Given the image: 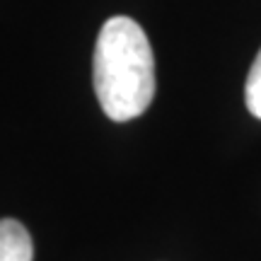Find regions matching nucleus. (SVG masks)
<instances>
[{"instance_id": "2", "label": "nucleus", "mask_w": 261, "mask_h": 261, "mask_svg": "<svg viewBox=\"0 0 261 261\" xmlns=\"http://www.w3.org/2000/svg\"><path fill=\"white\" fill-rule=\"evenodd\" d=\"M0 261H34L32 237L15 218L0 220Z\"/></svg>"}, {"instance_id": "1", "label": "nucleus", "mask_w": 261, "mask_h": 261, "mask_svg": "<svg viewBox=\"0 0 261 261\" xmlns=\"http://www.w3.org/2000/svg\"><path fill=\"white\" fill-rule=\"evenodd\" d=\"M92 83L102 112L112 121H130L155 97V56L136 19L109 17L97 37Z\"/></svg>"}, {"instance_id": "3", "label": "nucleus", "mask_w": 261, "mask_h": 261, "mask_svg": "<svg viewBox=\"0 0 261 261\" xmlns=\"http://www.w3.org/2000/svg\"><path fill=\"white\" fill-rule=\"evenodd\" d=\"M244 102L252 116L261 119V51L254 58L249 75H247V85H244Z\"/></svg>"}]
</instances>
